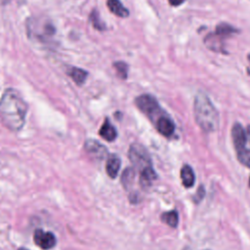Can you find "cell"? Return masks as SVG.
I'll return each mask as SVG.
<instances>
[{
	"instance_id": "6da1fadb",
	"label": "cell",
	"mask_w": 250,
	"mask_h": 250,
	"mask_svg": "<svg viewBox=\"0 0 250 250\" xmlns=\"http://www.w3.org/2000/svg\"><path fill=\"white\" fill-rule=\"evenodd\" d=\"M27 104L15 89H7L0 99V121L9 130L20 131L24 122Z\"/></svg>"
},
{
	"instance_id": "7a4b0ae2",
	"label": "cell",
	"mask_w": 250,
	"mask_h": 250,
	"mask_svg": "<svg viewBox=\"0 0 250 250\" xmlns=\"http://www.w3.org/2000/svg\"><path fill=\"white\" fill-rule=\"evenodd\" d=\"M193 109L195 121L203 131L214 132L219 128V112L205 94L198 93L195 96Z\"/></svg>"
},
{
	"instance_id": "3957f363",
	"label": "cell",
	"mask_w": 250,
	"mask_h": 250,
	"mask_svg": "<svg viewBox=\"0 0 250 250\" xmlns=\"http://www.w3.org/2000/svg\"><path fill=\"white\" fill-rule=\"evenodd\" d=\"M135 102L138 108L144 112L153 123H155L161 116L166 114L160 107L156 99L151 95H141L136 99Z\"/></svg>"
},
{
	"instance_id": "277c9868",
	"label": "cell",
	"mask_w": 250,
	"mask_h": 250,
	"mask_svg": "<svg viewBox=\"0 0 250 250\" xmlns=\"http://www.w3.org/2000/svg\"><path fill=\"white\" fill-rule=\"evenodd\" d=\"M128 155L132 164L139 172L152 167L151 159L147 150L140 144L131 145Z\"/></svg>"
},
{
	"instance_id": "5b68a950",
	"label": "cell",
	"mask_w": 250,
	"mask_h": 250,
	"mask_svg": "<svg viewBox=\"0 0 250 250\" xmlns=\"http://www.w3.org/2000/svg\"><path fill=\"white\" fill-rule=\"evenodd\" d=\"M33 240L38 247L44 250L53 248L57 243V238L54 233H52L51 231H45L40 229L34 231Z\"/></svg>"
},
{
	"instance_id": "8992f818",
	"label": "cell",
	"mask_w": 250,
	"mask_h": 250,
	"mask_svg": "<svg viewBox=\"0 0 250 250\" xmlns=\"http://www.w3.org/2000/svg\"><path fill=\"white\" fill-rule=\"evenodd\" d=\"M231 138L236 151H239L245 148V145L247 142L246 131L242 127L240 123H234L231 129Z\"/></svg>"
},
{
	"instance_id": "52a82bcc",
	"label": "cell",
	"mask_w": 250,
	"mask_h": 250,
	"mask_svg": "<svg viewBox=\"0 0 250 250\" xmlns=\"http://www.w3.org/2000/svg\"><path fill=\"white\" fill-rule=\"evenodd\" d=\"M85 150L95 159L102 160L107 154V149L101 143L96 140H88L85 143Z\"/></svg>"
},
{
	"instance_id": "ba28073f",
	"label": "cell",
	"mask_w": 250,
	"mask_h": 250,
	"mask_svg": "<svg viewBox=\"0 0 250 250\" xmlns=\"http://www.w3.org/2000/svg\"><path fill=\"white\" fill-rule=\"evenodd\" d=\"M154 125L157 131L164 137H171L174 134L175 124L167 114H164L163 116H161L154 123Z\"/></svg>"
},
{
	"instance_id": "9c48e42d",
	"label": "cell",
	"mask_w": 250,
	"mask_h": 250,
	"mask_svg": "<svg viewBox=\"0 0 250 250\" xmlns=\"http://www.w3.org/2000/svg\"><path fill=\"white\" fill-rule=\"evenodd\" d=\"M100 136L104 139L107 142H112L116 139L117 137V131L114 128V126L109 122V120L106 118L104 122V124L102 125L100 132H99Z\"/></svg>"
},
{
	"instance_id": "30bf717a",
	"label": "cell",
	"mask_w": 250,
	"mask_h": 250,
	"mask_svg": "<svg viewBox=\"0 0 250 250\" xmlns=\"http://www.w3.org/2000/svg\"><path fill=\"white\" fill-rule=\"evenodd\" d=\"M120 164H121L120 158L116 154H111L108 156L105 168H106V173L110 178L114 179L117 176L120 168Z\"/></svg>"
},
{
	"instance_id": "8fae6325",
	"label": "cell",
	"mask_w": 250,
	"mask_h": 250,
	"mask_svg": "<svg viewBox=\"0 0 250 250\" xmlns=\"http://www.w3.org/2000/svg\"><path fill=\"white\" fill-rule=\"evenodd\" d=\"M181 180L183 185L186 188H191L194 185L195 182V176L192 168L188 165L186 164L182 167L181 169Z\"/></svg>"
},
{
	"instance_id": "7c38bea8",
	"label": "cell",
	"mask_w": 250,
	"mask_h": 250,
	"mask_svg": "<svg viewBox=\"0 0 250 250\" xmlns=\"http://www.w3.org/2000/svg\"><path fill=\"white\" fill-rule=\"evenodd\" d=\"M157 178V175L152 167H149L142 172H140V185L142 188H146L151 186L152 182L155 181Z\"/></svg>"
},
{
	"instance_id": "4fadbf2b",
	"label": "cell",
	"mask_w": 250,
	"mask_h": 250,
	"mask_svg": "<svg viewBox=\"0 0 250 250\" xmlns=\"http://www.w3.org/2000/svg\"><path fill=\"white\" fill-rule=\"evenodd\" d=\"M107 8L117 17L126 18L129 16V11L123 6L119 0H107Z\"/></svg>"
},
{
	"instance_id": "5bb4252c",
	"label": "cell",
	"mask_w": 250,
	"mask_h": 250,
	"mask_svg": "<svg viewBox=\"0 0 250 250\" xmlns=\"http://www.w3.org/2000/svg\"><path fill=\"white\" fill-rule=\"evenodd\" d=\"M68 75L71 77V79L79 86H81L82 84H84L85 80L88 77V72L82 68L79 67H71L68 70Z\"/></svg>"
},
{
	"instance_id": "9a60e30c",
	"label": "cell",
	"mask_w": 250,
	"mask_h": 250,
	"mask_svg": "<svg viewBox=\"0 0 250 250\" xmlns=\"http://www.w3.org/2000/svg\"><path fill=\"white\" fill-rule=\"evenodd\" d=\"M161 221L171 228H177L179 224V214L175 210L165 212L161 215Z\"/></svg>"
},
{
	"instance_id": "2e32d148",
	"label": "cell",
	"mask_w": 250,
	"mask_h": 250,
	"mask_svg": "<svg viewBox=\"0 0 250 250\" xmlns=\"http://www.w3.org/2000/svg\"><path fill=\"white\" fill-rule=\"evenodd\" d=\"M135 176H136V173L134 168H126L124 170L121 176V182L126 189H129L132 187L135 180Z\"/></svg>"
},
{
	"instance_id": "e0dca14e",
	"label": "cell",
	"mask_w": 250,
	"mask_h": 250,
	"mask_svg": "<svg viewBox=\"0 0 250 250\" xmlns=\"http://www.w3.org/2000/svg\"><path fill=\"white\" fill-rule=\"evenodd\" d=\"M90 20H91V23L94 26V28L98 29V30H104L105 29V24L104 22L102 21V19L100 18L99 13L94 10L91 15H90Z\"/></svg>"
},
{
	"instance_id": "ac0fdd59",
	"label": "cell",
	"mask_w": 250,
	"mask_h": 250,
	"mask_svg": "<svg viewBox=\"0 0 250 250\" xmlns=\"http://www.w3.org/2000/svg\"><path fill=\"white\" fill-rule=\"evenodd\" d=\"M237 159L242 165L250 168V149L245 147L237 151Z\"/></svg>"
},
{
	"instance_id": "d6986e66",
	"label": "cell",
	"mask_w": 250,
	"mask_h": 250,
	"mask_svg": "<svg viewBox=\"0 0 250 250\" xmlns=\"http://www.w3.org/2000/svg\"><path fill=\"white\" fill-rule=\"evenodd\" d=\"M113 66L118 74V76L122 79H126L128 75V65L124 62H115Z\"/></svg>"
},
{
	"instance_id": "ffe728a7",
	"label": "cell",
	"mask_w": 250,
	"mask_h": 250,
	"mask_svg": "<svg viewBox=\"0 0 250 250\" xmlns=\"http://www.w3.org/2000/svg\"><path fill=\"white\" fill-rule=\"evenodd\" d=\"M204 194H205V189H204V187L200 186L196 191V195H195V198L194 200L196 202H199L203 197H204Z\"/></svg>"
},
{
	"instance_id": "44dd1931",
	"label": "cell",
	"mask_w": 250,
	"mask_h": 250,
	"mask_svg": "<svg viewBox=\"0 0 250 250\" xmlns=\"http://www.w3.org/2000/svg\"><path fill=\"white\" fill-rule=\"evenodd\" d=\"M170 5L172 6H180L181 4H183L186 0H168Z\"/></svg>"
},
{
	"instance_id": "7402d4cb",
	"label": "cell",
	"mask_w": 250,
	"mask_h": 250,
	"mask_svg": "<svg viewBox=\"0 0 250 250\" xmlns=\"http://www.w3.org/2000/svg\"><path fill=\"white\" fill-rule=\"evenodd\" d=\"M246 135H247V140H249V141H250V125H249V126H248V128H247Z\"/></svg>"
},
{
	"instance_id": "603a6c76",
	"label": "cell",
	"mask_w": 250,
	"mask_h": 250,
	"mask_svg": "<svg viewBox=\"0 0 250 250\" xmlns=\"http://www.w3.org/2000/svg\"><path fill=\"white\" fill-rule=\"evenodd\" d=\"M248 61H249V63H250V56L248 57ZM248 73L250 75V64H249V67H248Z\"/></svg>"
},
{
	"instance_id": "cb8c5ba5",
	"label": "cell",
	"mask_w": 250,
	"mask_h": 250,
	"mask_svg": "<svg viewBox=\"0 0 250 250\" xmlns=\"http://www.w3.org/2000/svg\"><path fill=\"white\" fill-rule=\"evenodd\" d=\"M18 250H27V249H24V248H20V249H18Z\"/></svg>"
},
{
	"instance_id": "d4e9b609",
	"label": "cell",
	"mask_w": 250,
	"mask_h": 250,
	"mask_svg": "<svg viewBox=\"0 0 250 250\" xmlns=\"http://www.w3.org/2000/svg\"><path fill=\"white\" fill-rule=\"evenodd\" d=\"M249 188H250V177H249Z\"/></svg>"
}]
</instances>
